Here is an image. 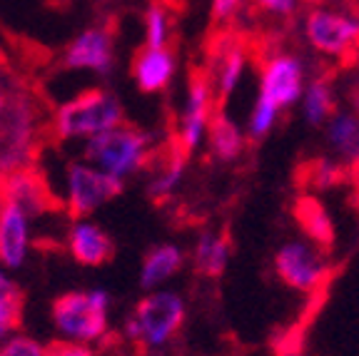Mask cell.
<instances>
[{
  "instance_id": "1",
  "label": "cell",
  "mask_w": 359,
  "mask_h": 356,
  "mask_svg": "<svg viewBox=\"0 0 359 356\" xmlns=\"http://www.w3.org/2000/svg\"><path fill=\"white\" fill-rule=\"evenodd\" d=\"M157 150L155 135L135 125H118V128L100 132L95 137L85 139L83 157L85 162L95 165L97 170L107 172L115 179H130L140 170L150 165Z\"/></svg>"
},
{
  "instance_id": "2",
  "label": "cell",
  "mask_w": 359,
  "mask_h": 356,
  "mask_svg": "<svg viewBox=\"0 0 359 356\" xmlns=\"http://www.w3.org/2000/svg\"><path fill=\"white\" fill-rule=\"evenodd\" d=\"M187 317L185 296L175 289H152L142 296L123 324L125 339L145 346L150 351H160L175 339Z\"/></svg>"
},
{
  "instance_id": "3",
  "label": "cell",
  "mask_w": 359,
  "mask_h": 356,
  "mask_svg": "<svg viewBox=\"0 0 359 356\" xmlns=\"http://www.w3.org/2000/svg\"><path fill=\"white\" fill-rule=\"evenodd\" d=\"M110 306L112 296L105 289L65 292L53 301V327L62 339L93 346L110 329Z\"/></svg>"
},
{
  "instance_id": "4",
  "label": "cell",
  "mask_w": 359,
  "mask_h": 356,
  "mask_svg": "<svg viewBox=\"0 0 359 356\" xmlns=\"http://www.w3.org/2000/svg\"><path fill=\"white\" fill-rule=\"evenodd\" d=\"M125 123V110L110 90L93 88L62 102L53 115L57 139H90Z\"/></svg>"
},
{
  "instance_id": "5",
  "label": "cell",
  "mask_w": 359,
  "mask_h": 356,
  "mask_svg": "<svg viewBox=\"0 0 359 356\" xmlns=\"http://www.w3.org/2000/svg\"><path fill=\"white\" fill-rule=\"evenodd\" d=\"M38 135V105L25 93L13 95L11 100H6V112L0 120V177L33 167Z\"/></svg>"
},
{
  "instance_id": "6",
  "label": "cell",
  "mask_w": 359,
  "mask_h": 356,
  "mask_svg": "<svg viewBox=\"0 0 359 356\" xmlns=\"http://www.w3.org/2000/svg\"><path fill=\"white\" fill-rule=\"evenodd\" d=\"M125 182L110 177L107 172L97 170L85 160L70 162L65 167V192L62 205L73 219H88L93 212L110 205L123 195Z\"/></svg>"
},
{
  "instance_id": "7",
  "label": "cell",
  "mask_w": 359,
  "mask_h": 356,
  "mask_svg": "<svg viewBox=\"0 0 359 356\" xmlns=\"http://www.w3.org/2000/svg\"><path fill=\"white\" fill-rule=\"evenodd\" d=\"M304 38L314 50L342 62L359 57V20L347 13L314 8L304 15Z\"/></svg>"
},
{
  "instance_id": "8",
  "label": "cell",
  "mask_w": 359,
  "mask_h": 356,
  "mask_svg": "<svg viewBox=\"0 0 359 356\" xmlns=\"http://www.w3.org/2000/svg\"><path fill=\"white\" fill-rule=\"evenodd\" d=\"M219 110L215 88L210 83V75L205 67H192L187 75V90H185V105L177 117V145L192 155L197 147L205 142L210 120Z\"/></svg>"
},
{
  "instance_id": "9",
  "label": "cell",
  "mask_w": 359,
  "mask_h": 356,
  "mask_svg": "<svg viewBox=\"0 0 359 356\" xmlns=\"http://www.w3.org/2000/svg\"><path fill=\"white\" fill-rule=\"evenodd\" d=\"M275 272L285 287L312 294L330 279L332 264L322 247L304 240H292L275 252Z\"/></svg>"
},
{
  "instance_id": "10",
  "label": "cell",
  "mask_w": 359,
  "mask_h": 356,
  "mask_svg": "<svg viewBox=\"0 0 359 356\" xmlns=\"http://www.w3.org/2000/svg\"><path fill=\"white\" fill-rule=\"evenodd\" d=\"M307 70L304 62L292 53H272L259 65V93L257 97L277 107L280 112L294 107L302 100Z\"/></svg>"
},
{
  "instance_id": "11",
  "label": "cell",
  "mask_w": 359,
  "mask_h": 356,
  "mask_svg": "<svg viewBox=\"0 0 359 356\" xmlns=\"http://www.w3.org/2000/svg\"><path fill=\"white\" fill-rule=\"evenodd\" d=\"M65 70H83L93 75H110L115 70V33L107 25H90L80 30L62 50Z\"/></svg>"
},
{
  "instance_id": "12",
  "label": "cell",
  "mask_w": 359,
  "mask_h": 356,
  "mask_svg": "<svg viewBox=\"0 0 359 356\" xmlns=\"http://www.w3.org/2000/svg\"><path fill=\"white\" fill-rule=\"evenodd\" d=\"M33 234L30 214L18 202L0 197V267L13 272L28 262Z\"/></svg>"
},
{
  "instance_id": "13",
  "label": "cell",
  "mask_w": 359,
  "mask_h": 356,
  "mask_svg": "<svg viewBox=\"0 0 359 356\" xmlns=\"http://www.w3.org/2000/svg\"><path fill=\"white\" fill-rule=\"evenodd\" d=\"M187 160H190V155L177 145L175 137L163 150H155V155H152V160H150L152 172L145 184V192L152 202L160 205V202H168L177 195L180 184L185 179Z\"/></svg>"
},
{
  "instance_id": "14",
  "label": "cell",
  "mask_w": 359,
  "mask_h": 356,
  "mask_svg": "<svg viewBox=\"0 0 359 356\" xmlns=\"http://www.w3.org/2000/svg\"><path fill=\"white\" fill-rule=\"evenodd\" d=\"M247 60H250V55H247V48L242 40L237 38L217 40V50L212 53V67H208L217 105H224L232 97V93H235L242 80V73H245Z\"/></svg>"
},
{
  "instance_id": "15",
  "label": "cell",
  "mask_w": 359,
  "mask_h": 356,
  "mask_svg": "<svg viewBox=\"0 0 359 356\" xmlns=\"http://www.w3.org/2000/svg\"><path fill=\"white\" fill-rule=\"evenodd\" d=\"M67 252L80 267L95 269L112 262L115 242L100 224L88 222V219H73L67 229Z\"/></svg>"
},
{
  "instance_id": "16",
  "label": "cell",
  "mask_w": 359,
  "mask_h": 356,
  "mask_svg": "<svg viewBox=\"0 0 359 356\" xmlns=\"http://www.w3.org/2000/svg\"><path fill=\"white\" fill-rule=\"evenodd\" d=\"M177 73L175 53L168 48H142L133 60V80L145 95L165 93Z\"/></svg>"
},
{
  "instance_id": "17",
  "label": "cell",
  "mask_w": 359,
  "mask_h": 356,
  "mask_svg": "<svg viewBox=\"0 0 359 356\" xmlns=\"http://www.w3.org/2000/svg\"><path fill=\"white\" fill-rule=\"evenodd\" d=\"M0 197L18 202L22 210H28L30 217L55 207V200L48 192V184L33 167L13 172L8 177H0Z\"/></svg>"
},
{
  "instance_id": "18",
  "label": "cell",
  "mask_w": 359,
  "mask_h": 356,
  "mask_svg": "<svg viewBox=\"0 0 359 356\" xmlns=\"http://www.w3.org/2000/svg\"><path fill=\"white\" fill-rule=\"evenodd\" d=\"M185 249L172 242H163V245H155L142 259L140 267V287L145 292L152 289H163L165 284L185 267Z\"/></svg>"
},
{
  "instance_id": "19",
  "label": "cell",
  "mask_w": 359,
  "mask_h": 356,
  "mask_svg": "<svg viewBox=\"0 0 359 356\" xmlns=\"http://www.w3.org/2000/svg\"><path fill=\"white\" fill-rule=\"evenodd\" d=\"M325 135L337 160L349 170H359V110H337L327 120Z\"/></svg>"
},
{
  "instance_id": "20",
  "label": "cell",
  "mask_w": 359,
  "mask_h": 356,
  "mask_svg": "<svg viewBox=\"0 0 359 356\" xmlns=\"http://www.w3.org/2000/svg\"><path fill=\"white\" fill-rule=\"evenodd\" d=\"M232 259V242L227 232H202L192 252V267L200 277L219 279Z\"/></svg>"
},
{
  "instance_id": "21",
  "label": "cell",
  "mask_w": 359,
  "mask_h": 356,
  "mask_svg": "<svg viewBox=\"0 0 359 356\" xmlns=\"http://www.w3.org/2000/svg\"><path fill=\"white\" fill-rule=\"evenodd\" d=\"M210 155L217 162H235L245 152V132L224 110H217L210 120L208 135H205Z\"/></svg>"
},
{
  "instance_id": "22",
  "label": "cell",
  "mask_w": 359,
  "mask_h": 356,
  "mask_svg": "<svg viewBox=\"0 0 359 356\" xmlns=\"http://www.w3.org/2000/svg\"><path fill=\"white\" fill-rule=\"evenodd\" d=\"M294 219H297L299 229L312 245L322 247V249H330L334 245V224H332L330 212L325 210V205L317 197H297L294 200Z\"/></svg>"
},
{
  "instance_id": "23",
  "label": "cell",
  "mask_w": 359,
  "mask_h": 356,
  "mask_svg": "<svg viewBox=\"0 0 359 356\" xmlns=\"http://www.w3.org/2000/svg\"><path fill=\"white\" fill-rule=\"evenodd\" d=\"M302 117L304 123L312 128H322L327 125L332 115L337 112V100H334V88H332L330 78L325 75H314L307 80L302 93Z\"/></svg>"
},
{
  "instance_id": "24",
  "label": "cell",
  "mask_w": 359,
  "mask_h": 356,
  "mask_svg": "<svg viewBox=\"0 0 359 356\" xmlns=\"http://www.w3.org/2000/svg\"><path fill=\"white\" fill-rule=\"evenodd\" d=\"M22 324V289L15 279L8 277V269L0 267V341L15 334Z\"/></svg>"
},
{
  "instance_id": "25",
  "label": "cell",
  "mask_w": 359,
  "mask_h": 356,
  "mask_svg": "<svg viewBox=\"0 0 359 356\" xmlns=\"http://www.w3.org/2000/svg\"><path fill=\"white\" fill-rule=\"evenodd\" d=\"M347 177H349L347 165H342L339 160H330V157L312 160L304 167V182L314 189H332L337 184H342Z\"/></svg>"
},
{
  "instance_id": "26",
  "label": "cell",
  "mask_w": 359,
  "mask_h": 356,
  "mask_svg": "<svg viewBox=\"0 0 359 356\" xmlns=\"http://www.w3.org/2000/svg\"><path fill=\"white\" fill-rule=\"evenodd\" d=\"M170 15L160 0H152L145 11V48H168Z\"/></svg>"
},
{
  "instance_id": "27",
  "label": "cell",
  "mask_w": 359,
  "mask_h": 356,
  "mask_svg": "<svg viewBox=\"0 0 359 356\" xmlns=\"http://www.w3.org/2000/svg\"><path fill=\"white\" fill-rule=\"evenodd\" d=\"M280 115L282 112L277 110V107H272L269 102H264L257 97L252 105V112H250V120H247V137L252 139V142L264 139L272 130H275Z\"/></svg>"
},
{
  "instance_id": "28",
  "label": "cell",
  "mask_w": 359,
  "mask_h": 356,
  "mask_svg": "<svg viewBox=\"0 0 359 356\" xmlns=\"http://www.w3.org/2000/svg\"><path fill=\"white\" fill-rule=\"evenodd\" d=\"M0 356H45V344L22 331H15L6 341H0Z\"/></svg>"
},
{
  "instance_id": "29",
  "label": "cell",
  "mask_w": 359,
  "mask_h": 356,
  "mask_svg": "<svg viewBox=\"0 0 359 356\" xmlns=\"http://www.w3.org/2000/svg\"><path fill=\"white\" fill-rule=\"evenodd\" d=\"M45 356H97V354L90 344L57 339V341H53V344L45 346Z\"/></svg>"
},
{
  "instance_id": "30",
  "label": "cell",
  "mask_w": 359,
  "mask_h": 356,
  "mask_svg": "<svg viewBox=\"0 0 359 356\" xmlns=\"http://www.w3.org/2000/svg\"><path fill=\"white\" fill-rule=\"evenodd\" d=\"M302 0H255V6L272 18H292L299 11Z\"/></svg>"
},
{
  "instance_id": "31",
  "label": "cell",
  "mask_w": 359,
  "mask_h": 356,
  "mask_svg": "<svg viewBox=\"0 0 359 356\" xmlns=\"http://www.w3.org/2000/svg\"><path fill=\"white\" fill-rule=\"evenodd\" d=\"M242 3H245V0H212V22L222 25V22L232 20Z\"/></svg>"
},
{
  "instance_id": "32",
  "label": "cell",
  "mask_w": 359,
  "mask_h": 356,
  "mask_svg": "<svg viewBox=\"0 0 359 356\" xmlns=\"http://www.w3.org/2000/svg\"><path fill=\"white\" fill-rule=\"evenodd\" d=\"M3 112H6V97L0 95V120H3Z\"/></svg>"
}]
</instances>
